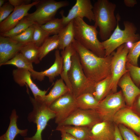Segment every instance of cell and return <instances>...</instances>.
Listing matches in <instances>:
<instances>
[{"mask_svg": "<svg viewBox=\"0 0 140 140\" xmlns=\"http://www.w3.org/2000/svg\"><path fill=\"white\" fill-rule=\"evenodd\" d=\"M72 44L79 55L84 74L88 79L95 83L111 77L113 53L109 56L101 57L75 39Z\"/></svg>", "mask_w": 140, "mask_h": 140, "instance_id": "cell-1", "label": "cell"}, {"mask_svg": "<svg viewBox=\"0 0 140 140\" xmlns=\"http://www.w3.org/2000/svg\"><path fill=\"white\" fill-rule=\"evenodd\" d=\"M93 6L94 25L99 27L100 38L103 41L110 37L117 26L114 15L116 5L108 0H98Z\"/></svg>", "mask_w": 140, "mask_h": 140, "instance_id": "cell-2", "label": "cell"}, {"mask_svg": "<svg viewBox=\"0 0 140 140\" xmlns=\"http://www.w3.org/2000/svg\"><path fill=\"white\" fill-rule=\"evenodd\" d=\"M73 24L75 39L98 56L105 57L104 48L97 38V27L88 24L80 18L74 19Z\"/></svg>", "mask_w": 140, "mask_h": 140, "instance_id": "cell-3", "label": "cell"}, {"mask_svg": "<svg viewBox=\"0 0 140 140\" xmlns=\"http://www.w3.org/2000/svg\"><path fill=\"white\" fill-rule=\"evenodd\" d=\"M119 15L117 16V24L116 27L110 37L101 42L105 51V57L110 55L114 51L122 44L128 42L135 43L140 39V36L136 34L137 28L132 22L128 21L123 22L124 29L120 28Z\"/></svg>", "mask_w": 140, "mask_h": 140, "instance_id": "cell-4", "label": "cell"}, {"mask_svg": "<svg viewBox=\"0 0 140 140\" xmlns=\"http://www.w3.org/2000/svg\"><path fill=\"white\" fill-rule=\"evenodd\" d=\"M30 102L33 106L32 111L28 114L27 119L30 122L36 123L37 129L35 135L31 137H24V140H42L41 133L48 122L55 118V113L52 110L49 106L41 99H35L29 97Z\"/></svg>", "mask_w": 140, "mask_h": 140, "instance_id": "cell-5", "label": "cell"}, {"mask_svg": "<svg viewBox=\"0 0 140 140\" xmlns=\"http://www.w3.org/2000/svg\"><path fill=\"white\" fill-rule=\"evenodd\" d=\"M71 61V66L68 75L73 95L76 98L85 93L93 94L95 83L88 79L84 74L76 52L72 56Z\"/></svg>", "mask_w": 140, "mask_h": 140, "instance_id": "cell-6", "label": "cell"}, {"mask_svg": "<svg viewBox=\"0 0 140 140\" xmlns=\"http://www.w3.org/2000/svg\"><path fill=\"white\" fill-rule=\"evenodd\" d=\"M69 4V2L66 0L59 1L54 0H39L35 5L36 9L35 11L28 13L25 17L35 23L40 25H43L55 18L59 9Z\"/></svg>", "mask_w": 140, "mask_h": 140, "instance_id": "cell-7", "label": "cell"}, {"mask_svg": "<svg viewBox=\"0 0 140 140\" xmlns=\"http://www.w3.org/2000/svg\"><path fill=\"white\" fill-rule=\"evenodd\" d=\"M129 48L126 43L117 48L113 52L111 63L110 94L116 92L118 83L121 78L129 72L126 68L127 58Z\"/></svg>", "mask_w": 140, "mask_h": 140, "instance_id": "cell-8", "label": "cell"}, {"mask_svg": "<svg viewBox=\"0 0 140 140\" xmlns=\"http://www.w3.org/2000/svg\"><path fill=\"white\" fill-rule=\"evenodd\" d=\"M125 103L121 90L107 95L99 102L95 110L102 121L113 120L116 113L124 107Z\"/></svg>", "mask_w": 140, "mask_h": 140, "instance_id": "cell-9", "label": "cell"}, {"mask_svg": "<svg viewBox=\"0 0 140 140\" xmlns=\"http://www.w3.org/2000/svg\"><path fill=\"white\" fill-rule=\"evenodd\" d=\"M56 114L55 123L58 125L78 108L76 98L69 92L53 102L49 106Z\"/></svg>", "mask_w": 140, "mask_h": 140, "instance_id": "cell-10", "label": "cell"}, {"mask_svg": "<svg viewBox=\"0 0 140 140\" xmlns=\"http://www.w3.org/2000/svg\"><path fill=\"white\" fill-rule=\"evenodd\" d=\"M102 121L95 110L78 108L59 125H70L91 129L96 124Z\"/></svg>", "mask_w": 140, "mask_h": 140, "instance_id": "cell-11", "label": "cell"}, {"mask_svg": "<svg viewBox=\"0 0 140 140\" xmlns=\"http://www.w3.org/2000/svg\"><path fill=\"white\" fill-rule=\"evenodd\" d=\"M93 7L90 0H76L67 16L64 15L63 11L61 12L63 24L66 25L71 21L78 18L83 19L85 17L90 22L94 21Z\"/></svg>", "mask_w": 140, "mask_h": 140, "instance_id": "cell-12", "label": "cell"}, {"mask_svg": "<svg viewBox=\"0 0 140 140\" xmlns=\"http://www.w3.org/2000/svg\"><path fill=\"white\" fill-rule=\"evenodd\" d=\"M116 123L127 126L140 137V117L131 108H123L118 111L113 120Z\"/></svg>", "mask_w": 140, "mask_h": 140, "instance_id": "cell-13", "label": "cell"}, {"mask_svg": "<svg viewBox=\"0 0 140 140\" xmlns=\"http://www.w3.org/2000/svg\"><path fill=\"white\" fill-rule=\"evenodd\" d=\"M12 75L14 80L19 86L23 87L25 85L30 88L35 99L38 97L42 98L46 95L48 90H42L40 89L32 80L31 72L28 70L17 68L13 70Z\"/></svg>", "mask_w": 140, "mask_h": 140, "instance_id": "cell-14", "label": "cell"}, {"mask_svg": "<svg viewBox=\"0 0 140 140\" xmlns=\"http://www.w3.org/2000/svg\"><path fill=\"white\" fill-rule=\"evenodd\" d=\"M39 0L34 1L31 4L15 8L14 11L5 20L0 23V33L6 32L14 27L28 14V11Z\"/></svg>", "mask_w": 140, "mask_h": 140, "instance_id": "cell-15", "label": "cell"}, {"mask_svg": "<svg viewBox=\"0 0 140 140\" xmlns=\"http://www.w3.org/2000/svg\"><path fill=\"white\" fill-rule=\"evenodd\" d=\"M26 44L18 42L10 38L0 36V66L13 58Z\"/></svg>", "mask_w": 140, "mask_h": 140, "instance_id": "cell-16", "label": "cell"}, {"mask_svg": "<svg viewBox=\"0 0 140 140\" xmlns=\"http://www.w3.org/2000/svg\"><path fill=\"white\" fill-rule=\"evenodd\" d=\"M117 86L121 89L125 103L131 108L135 98L140 94V89L132 81L129 72L120 79Z\"/></svg>", "mask_w": 140, "mask_h": 140, "instance_id": "cell-17", "label": "cell"}, {"mask_svg": "<svg viewBox=\"0 0 140 140\" xmlns=\"http://www.w3.org/2000/svg\"><path fill=\"white\" fill-rule=\"evenodd\" d=\"M55 59L53 64L48 69L38 72L34 70L31 72V77L34 80L40 81L43 80L45 76L48 77L50 82H53L55 78L60 75L62 71L63 59L59 50L55 52Z\"/></svg>", "mask_w": 140, "mask_h": 140, "instance_id": "cell-18", "label": "cell"}, {"mask_svg": "<svg viewBox=\"0 0 140 140\" xmlns=\"http://www.w3.org/2000/svg\"><path fill=\"white\" fill-rule=\"evenodd\" d=\"M108 121H102L94 125L90 129V139L92 140H114V129Z\"/></svg>", "mask_w": 140, "mask_h": 140, "instance_id": "cell-19", "label": "cell"}, {"mask_svg": "<svg viewBox=\"0 0 140 140\" xmlns=\"http://www.w3.org/2000/svg\"><path fill=\"white\" fill-rule=\"evenodd\" d=\"M76 52L72 43L62 50L61 53L63 59L62 69L60 75L61 78L72 93V89L68 74L71 66V57Z\"/></svg>", "mask_w": 140, "mask_h": 140, "instance_id": "cell-20", "label": "cell"}, {"mask_svg": "<svg viewBox=\"0 0 140 140\" xmlns=\"http://www.w3.org/2000/svg\"><path fill=\"white\" fill-rule=\"evenodd\" d=\"M18 118L15 109H13L10 116V122L6 132L0 137V140H14L17 135H20L25 137L27 134V129L21 130L19 129L17 122Z\"/></svg>", "mask_w": 140, "mask_h": 140, "instance_id": "cell-21", "label": "cell"}, {"mask_svg": "<svg viewBox=\"0 0 140 140\" xmlns=\"http://www.w3.org/2000/svg\"><path fill=\"white\" fill-rule=\"evenodd\" d=\"M70 92L63 80L57 79L49 93L41 99L47 105H50L54 101L66 93Z\"/></svg>", "mask_w": 140, "mask_h": 140, "instance_id": "cell-22", "label": "cell"}, {"mask_svg": "<svg viewBox=\"0 0 140 140\" xmlns=\"http://www.w3.org/2000/svg\"><path fill=\"white\" fill-rule=\"evenodd\" d=\"M91 129L88 128L70 125H58L56 130L64 131L68 133L78 140L90 139Z\"/></svg>", "mask_w": 140, "mask_h": 140, "instance_id": "cell-23", "label": "cell"}, {"mask_svg": "<svg viewBox=\"0 0 140 140\" xmlns=\"http://www.w3.org/2000/svg\"><path fill=\"white\" fill-rule=\"evenodd\" d=\"M58 35L59 40L58 50H63L72 44L75 39L73 20L65 26Z\"/></svg>", "mask_w": 140, "mask_h": 140, "instance_id": "cell-24", "label": "cell"}, {"mask_svg": "<svg viewBox=\"0 0 140 140\" xmlns=\"http://www.w3.org/2000/svg\"><path fill=\"white\" fill-rule=\"evenodd\" d=\"M19 52L31 63L36 64L39 63V47L33 42L25 45L22 48Z\"/></svg>", "mask_w": 140, "mask_h": 140, "instance_id": "cell-25", "label": "cell"}, {"mask_svg": "<svg viewBox=\"0 0 140 140\" xmlns=\"http://www.w3.org/2000/svg\"><path fill=\"white\" fill-rule=\"evenodd\" d=\"M110 78H107L95 84L94 91L92 94L99 102L110 94Z\"/></svg>", "mask_w": 140, "mask_h": 140, "instance_id": "cell-26", "label": "cell"}, {"mask_svg": "<svg viewBox=\"0 0 140 140\" xmlns=\"http://www.w3.org/2000/svg\"><path fill=\"white\" fill-rule=\"evenodd\" d=\"M76 100L78 108L83 109L95 110L99 103L90 93L82 94L76 98Z\"/></svg>", "mask_w": 140, "mask_h": 140, "instance_id": "cell-27", "label": "cell"}, {"mask_svg": "<svg viewBox=\"0 0 140 140\" xmlns=\"http://www.w3.org/2000/svg\"><path fill=\"white\" fill-rule=\"evenodd\" d=\"M59 40L58 35L49 37L39 47V59L40 61L50 52L58 49Z\"/></svg>", "mask_w": 140, "mask_h": 140, "instance_id": "cell-28", "label": "cell"}, {"mask_svg": "<svg viewBox=\"0 0 140 140\" xmlns=\"http://www.w3.org/2000/svg\"><path fill=\"white\" fill-rule=\"evenodd\" d=\"M35 23L25 17L13 28L5 33H0V36L11 38L21 33Z\"/></svg>", "mask_w": 140, "mask_h": 140, "instance_id": "cell-29", "label": "cell"}, {"mask_svg": "<svg viewBox=\"0 0 140 140\" xmlns=\"http://www.w3.org/2000/svg\"><path fill=\"white\" fill-rule=\"evenodd\" d=\"M32 64L19 52L13 58L4 63L2 65H12L16 66L17 68L26 69L31 72L34 70Z\"/></svg>", "mask_w": 140, "mask_h": 140, "instance_id": "cell-30", "label": "cell"}, {"mask_svg": "<svg viewBox=\"0 0 140 140\" xmlns=\"http://www.w3.org/2000/svg\"><path fill=\"white\" fill-rule=\"evenodd\" d=\"M66 25L63 24L62 18L60 19L55 18L46 24L40 25L41 28L50 35H58Z\"/></svg>", "mask_w": 140, "mask_h": 140, "instance_id": "cell-31", "label": "cell"}, {"mask_svg": "<svg viewBox=\"0 0 140 140\" xmlns=\"http://www.w3.org/2000/svg\"><path fill=\"white\" fill-rule=\"evenodd\" d=\"M33 26L34 31L32 42L37 46L40 47L50 35L38 24L35 23Z\"/></svg>", "mask_w": 140, "mask_h": 140, "instance_id": "cell-32", "label": "cell"}, {"mask_svg": "<svg viewBox=\"0 0 140 140\" xmlns=\"http://www.w3.org/2000/svg\"><path fill=\"white\" fill-rule=\"evenodd\" d=\"M140 55V39L133 43L127 55V62L138 66V60Z\"/></svg>", "mask_w": 140, "mask_h": 140, "instance_id": "cell-33", "label": "cell"}, {"mask_svg": "<svg viewBox=\"0 0 140 140\" xmlns=\"http://www.w3.org/2000/svg\"><path fill=\"white\" fill-rule=\"evenodd\" d=\"M34 31V27L33 25L21 33L10 38L23 43L32 42Z\"/></svg>", "mask_w": 140, "mask_h": 140, "instance_id": "cell-34", "label": "cell"}, {"mask_svg": "<svg viewBox=\"0 0 140 140\" xmlns=\"http://www.w3.org/2000/svg\"><path fill=\"white\" fill-rule=\"evenodd\" d=\"M126 68L132 81L138 87L140 84V67L127 62Z\"/></svg>", "mask_w": 140, "mask_h": 140, "instance_id": "cell-35", "label": "cell"}, {"mask_svg": "<svg viewBox=\"0 0 140 140\" xmlns=\"http://www.w3.org/2000/svg\"><path fill=\"white\" fill-rule=\"evenodd\" d=\"M123 140H140V137L137 136L134 132L124 125L119 124L118 127Z\"/></svg>", "mask_w": 140, "mask_h": 140, "instance_id": "cell-36", "label": "cell"}, {"mask_svg": "<svg viewBox=\"0 0 140 140\" xmlns=\"http://www.w3.org/2000/svg\"><path fill=\"white\" fill-rule=\"evenodd\" d=\"M14 7L8 2L0 7V23L6 19L13 12Z\"/></svg>", "mask_w": 140, "mask_h": 140, "instance_id": "cell-37", "label": "cell"}, {"mask_svg": "<svg viewBox=\"0 0 140 140\" xmlns=\"http://www.w3.org/2000/svg\"><path fill=\"white\" fill-rule=\"evenodd\" d=\"M14 8L30 4V0H9L8 1Z\"/></svg>", "mask_w": 140, "mask_h": 140, "instance_id": "cell-38", "label": "cell"}, {"mask_svg": "<svg viewBox=\"0 0 140 140\" xmlns=\"http://www.w3.org/2000/svg\"><path fill=\"white\" fill-rule=\"evenodd\" d=\"M132 108L133 111L140 117V94L135 98Z\"/></svg>", "mask_w": 140, "mask_h": 140, "instance_id": "cell-39", "label": "cell"}, {"mask_svg": "<svg viewBox=\"0 0 140 140\" xmlns=\"http://www.w3.org/2000/svg\"><path fill=\"white\" fill-rule=\"evenodd\" d=\"M61 134V140H78L73 136L64 131H60Z\"/></svg>", "mask_w": 140, "mask_h": 140, "instance_id": "cell-40", "label": "cell"}, {"mask_svg": "<svg viewBox=\"0 0 140 140\" xmlns=\"http://www.w3.org/2000/svg\"><path fill=\"white\" fill-rule=\"evenodd\" d=\"M114 140H123L120 134L118 127L115 125L114 128Z\"/></svg>", "mask_w": 140, "mask_h": 140, "instance_id": "cell-41", "label": "cell"}, {"mask_svg": "<svg viewBox=\"0 0 140 140\" xmlns=\"http://www.w3.org/2000/svg\"><path fill=\"white\" fill-rule=\"evenodd\" d=\"M124 2L126 6L129 7H133L137 3L136 1L134 0H124Z\"/></svg>", "mask_w": 140, "mask_h": 140, "instance_id": "cell-42", "label": "cell"}, {"mask_svg": "<svg viewBox=\"0 0 140 140\" xmlns=\"http://www.w3.org/2000/svg\"><path fill=\"white\" fill-rule=\"evenodd\" d=\"M5 1L4 0H0V7H2L5 3Z\"/></svg>", "mask_w": 140, "mask_h": 140, "instance_id": "cell-43", "label": "cell"}, {"mask_svg": "<svg viewBox=\"0 0 140 140\" xmlns=\"http://www.w3.org/2000/svg\"><path fill=\"white\" fill-rule=\"evenodd\" d=\"M140 89V84L139 86V87H138Z\"/></svg>", "mask_w": 140, "mask_h": 140, "instance_id": "cell-44", "label": "cell"}, {"mask_svg": "<svg viewBox=\"0 0 140 140\" xmlns=\"http://www.w3.org/2000/svg\"><path fill=\"white\" fill-rule=\"evenodd\" d=\"M88 140H91V139H88Z\"/></svg>", "mask_w": 140, "mask_h": 140, "instance_id": "cell-45", "label": "cell"}]
</instances>
